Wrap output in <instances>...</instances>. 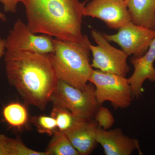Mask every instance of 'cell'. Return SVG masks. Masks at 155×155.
Segmentation results:
<instances>
[{"mask_svg":"<svg viewBox=\"0 0 155 155\" xmlns=\"http://www.w3.org/2000/svg\"><path fill=\"white\" fill-rule=\"evenodd\" d=\"M5 62L9 84L27 104L44 109L59 81L48 54L6 51Z\"/></svg>","mask_w":155,"mask_h":155,"instance_id":"obj_1","label":"cell"},{"mask_svg":"<svg viewBox=\"0 0 155 155\" xmlns=\"http://www.w3.org/2000/svg\"><path fill=\"white\" fill-rule=\"evenodd\" d=\"M27 26L35 34H41L62 41L88 45L82 33L84 3L79 0H22Z\"/></svg>","mask_w":155,"mask_h":155,"instance_id":"obj_2","label":"cell"},{"mask_svg":"<svg viewBox=\"0 0 155 155\" xmlns=\"http://www.w3.org/2000/svg\"><path fill=\"white\" fill-rule=\"evenodd\" d=\"M54 52L49 57L59 80L84 89L94 69L90 63L88 45H78L53 38Z\"/></svg>","mask_w":155,"mask_h":155,"instance_id":"obj_3","label":"cell"},{"mask_svg":"<svg viewBox=\"0 0 155 155\" xmlns=\"http://www.w3.org/2000/svg\"><path fill=\"white\" fill-rule=\"evenodd\" d=\"M50 101L54 106L68 110L77 119H93L100 106L91 83L81 90L59 80Z\"/></svg>","mask_w":155,"mask_h":155,"instance_id":"obj_4","label":"cell"},{"mask_svg":"<svg viewBox=\"0 0 155 155\" xmlns=\"http://www.w3.org/2000/svg\"><path fill=\"white\" fill-rule=\"evenodd\" d=\"M89 82L94 85L95 95L100 106L108 101L115 109H125L131 105L133 97L126 78L96 69Z\"/></svg>","mask_w":155,"mask_h":155,"instance_id":"obj_5","label":"cell"},{"mask_svg":"<svg viewBox=\"0 0 155 155\" xmlns=\"http://www.w3.org/2000/svg\"><path fill=\"white\" fill-rule=\"evenodd\" d=\"M91 35L97 44L94 46L90 42L89 43L93 56L91 67L102 72L126 77L130 71L127 63L129 56L123 50L112 46L99 31L92 29Z\"/></svg>","mask_w":155,"mask_h":155,"instance_id":"obj_6","label":"cell"},{"mask_svg":"<svg viewBox=\"0 0 155 155\" xmlns=\"http://www.w3.org/2000/svg\"><path fill=\"white\" fill-rule=\"evenodd\" d=\"M118 30L115 34L103 35L108 41L119 45L129 56L143 55L155 38V29L136 25L131 21Z\"/></svg>","mask_w":155,"mask_h":155,"instance_id":"obj_7","label":"cell"},{"mask_svg":"<svg viewBox=\"0 0 155 155\" xmlns=\"http://www.w3.org/2000/svg\"><path fill=\"white\" fill-rule=\"evenodd\" d=\"M5 40L6 51H25L43 54L54 51L51 37L44 34L37 35L19 19L14 23Z\"/></svg>","mask_w":155,"mask_h":155,"instance_id":"obj_8","label":"cell"},{"mask_svg":"<svg viewBox=\"0 0 155 155\" xmlns=\"http://www.w3.org/2000/svg\"><path fill=\"white\" fill-rule=\"evenodd\" d=\"M84 6V16L101 19L111 29L119 30L131 22L125 0H90Z\"/></svg>","mask_w":155,"mask_h":155,"instance_id":"obj_9","label":"cell"},{"mask_svg":"<svg viewBox=\"0 0 155 155\" xmlns=\"http://www.w3.org/2000/svg\"><path fill=\"white\" fill-rule=\"evenodd\" d=\"M155 38L143 55L133 57L130 59V62L134 67V71L127 80L133 98L138 99L142 95L143 85L146 80L155 83Z\"/></svg>","mask_w":155,"mask_h":155,"instance_id":"obj_10","label":"cell"},{"mask_svg":"<svg viewBox=\"0 0 155 155\" xmlns=\"http://www.w3.org/2000/svg\"><path fill=\"white\" fill-rule=\"evenodd\" d=\"M98 127L94 119L75 118L72 125L64 132L79 155H88L98 144L96 137Z\"/></svg>","mask_w":155,"mask_h":155,"instance_id":"obj_11","label":"cell"},{"mask_svg":"<svg viewBox=\"0 0 155 155\" xmlns=\"http://www.w3.org/2000/svg\"><path fill=\"white\" fill-rule=\"evenodd\" d=\"M96 139L106 155H130L136 149L141 152L138 140L125 135L120 128L105 130L98 127Z\"/></svg>","mask_w":155,"mask_h":155,"instance_id":"obj_12","label":"cell"},{"mask_svg":"<svg viewBox=\"0 0 155 155\" xmlns=\"http://www.w3.org/2000/svg\"><path fill=\"white\" fill-rule=\"evenodd\" d=\"M131 22L149 29H155V0H125Z\"/></svg>","mask_w":155,"mask_h":155,"instance_id":"obj_13","label":"cell"},{"mask_svg":"<svg viewBox=\"0 0 155 155\" xmlns=\"http://www.w3.org/2000/svg\"><path fill=\"white\" fill-rule=\"evenodd\" d=\"M45 152L47 155H79L63 131L57 130Z\"/></svg>","mask_w":155,"mask_h":155,"instance_id":"obj_14","label":"cell"},{"mask_svg":"<svg viewBox=\"0 0 155 155\" xmlns=\"http://www.w3.org/2000/svg\"><path fill=\"white\" fill-rule=\"evenodd\" d=\"M3 116L10 126L17 128L23 127L28 120L26 108L20 103H11L6 106L3 111Z\"/></svg>","mask_w":155,"mask_h":155,"instance_id":"obj_15","label":"cell"},{"mask_svg":"<svg viewBox=\"0 0 155 155\" xmlns=\"http://www.w3.org/2000/svg\"><path fill=\"white\" fill-rule=\"evenodd\" d=\"M51 116L55 119L58 130L63 132L69 129L75 119L68 110L58 106H54Z\"/></svg>","mask_w":155,"mask_h":155,"instance_id":"obj_16","label":"cell"},{"mask_svg":"<svg viewBox=\"0 0 155 155\" xmlns=\"http://www.w3.org/2000/svg\"><path fill=\"white\" fill-rule=\"evenodd\" d=\"M31 119L39 133L52 135L58 128L55 119L51 116H35Z\"/></svg>","mask_w":155,"mask_h":155,"instance_id":"obj_17","label":"cell"},{"mask_svg":"<svg viewBox=\"0 0 155 155\" xmlns=\"http://www.w3.org/2000/svg\"><path fill=\"white\" fill-rule=\"evenodd\" d=\"M94 120L99 127L107 130L113 127L115 119L110 111L105 107L100 106L94 116Z\"/></svg>","mask_w":155,"mask_h":155,"instance_id":"obj_18","label":"cell"},{"mask_svg":"<svg viewBox=\"0 0 155 155\" xmlns=\"http://www.w3.org/2000/svg\"><path fill=\"white\" fill-rule=\"evenodd\" d=\"M10 155H47L46 153L37 151L28 148L17 140H9Z\"/></svg>","mask_w":155,"mask_h":155,"instance_id":"obj_19","label":"cell"},{"mask_svg":"<svg viewBox=\"0 0 155 155\" xmlns=\"http://www.w3.org/2000/svg\"><path fill=\"white\" fill-rule=\"evenodd\" d=\"M22 0H0L4 6V10L5 13H15L17 11V5Z\"/></svg>","mask_w":155,"mask_h":155,"instance_id":"obj_20","label":"cell"},{"mask_svg":"<svg viewBox=\"0 0 155 155\" xmlns=\"http://www.w3.org/2000/svg\"><path fill=\"white\" fill-rule=\"evenodd\" d=\"M9 140L5 136L0 134V155H10Z\"/></svg>","mask_w":155,"mask_h":155,"instance_id":"obj_21","label":"cell"},{"mask_svg":"<svg viewBox=\"0 0 155 155\" xmlns=\"http://www.w3.org/2000/svg\"><path fill=\"white\" fill-rule=\"evenodd\" d=\"M6 50V40L0 38V59L5 55Z\"/></svg>","mask_w":155,"mask_h":155,"instance_id":"obj_22","label":"cell"},{"mask_svg":"<svg viewBox=\"0 0 155 155\" xmlns=\"http://www.w3.org/2000/svg\"><path fill=\"white\" fill-rule=\"evenodd\" d=\"M0 19L3 22H6L7 21V17L5 14L0 12Z\"/></svg>","mask_w":155,"mask_h":155,"instance_id":"obj_23","label":"cell"},{"mask_svg":"<svg viewBox=\"0 0 155 155\" xmlns=\"http://www.w3.org/2000/svg\"><path fill=\"white\" fill-rule=\"evenodd\" d=\"M90 1V0H86V1Z\"/></svg>","mask_w":155,"mask_h":155,"instance_id":"obj_24","label":"cell"}]
</instances>
